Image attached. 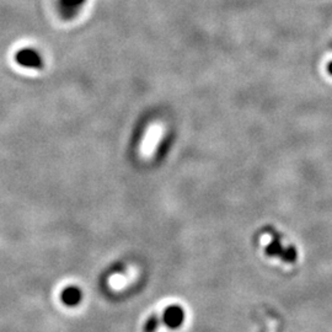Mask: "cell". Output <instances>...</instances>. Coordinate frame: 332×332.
Masks as SVG:
<instances>
[{
    "mask_svg": "<svg viewBox=\"0 0 332 332\" xmlns=\"http://www.w3.org/2000/svg\"><path fill=\"white\" fill-rule=\"evenodd\" d=\"M14 58H15L16 64H19L22 68H26V69L38 70L42 69L45 65L44 58H42L38 51L30 47L20 48L18 52L15 53Z\"/></svg>",
    "mask_w": 332,
    "mask_h": 332,
    "instance_id": "obj_1",
    "label": "cell"
},
{
    "mask_svg": "<svg viewBox=\"0 0 332 332\" xmlns=\"http://www.w3.org/2000/svg\"><path fill=\"white\" fill-rule=\"evenodd\" d=\"M160 319H161V323H164L166 327L175 330V328H179L185 321V310L179 304L169 305L160 314Z\"/></svg>",
    "mask_w": 332,
    "mask_h": 332,
    "instance_id": "obj_2",
    "label": "cell"
},
{
    "mask_svg": "<svg viewBox=\"0 0 332 332\" xmlns=\"http://www.w3.org/2000/svg\"><path fill=\"white\" fill-rule=\"evenodd\" d=\"M85 0H59V14L64 19H73Z\"/></svg>",
    "mask_w": 332,
    "mask_h": 332,
    "instance_id": "obj_3",
    "label": "cell"
},
{
    "mask_svg": "<svg viewBox=\"0 0 332 332\" xmlns=\"http://www.w3.org/2000/svg\"><path fill=\"white\" fill-rule=\"evenodd\" d=\"M61 299L63 304L67 306H75L78 305L82 299V292L79 287L75 285H69V287L63 289L61 294Z\"/></svg>",
    "mask_w": 332,
    "mask_h": 332,
    "instance_id": "obj_4",
    "label": "cell"
},
{
    "mask_svg": "<svg viewBox=\"0 0 332 332\" xmlns=\"http://www.w3.org/2000/svg\"><path fill=\"white\" fill-rule=\"evenodd\" d=\"M160 323H161L160 315H150L147 321L144 322V325H143V332H155L159 328Z\"/></svg>",
    "mask_w": 332,
    "mask_h": 332,
    "instance_id": "obj_5",
    "label": "cell"
}]
</instances>
